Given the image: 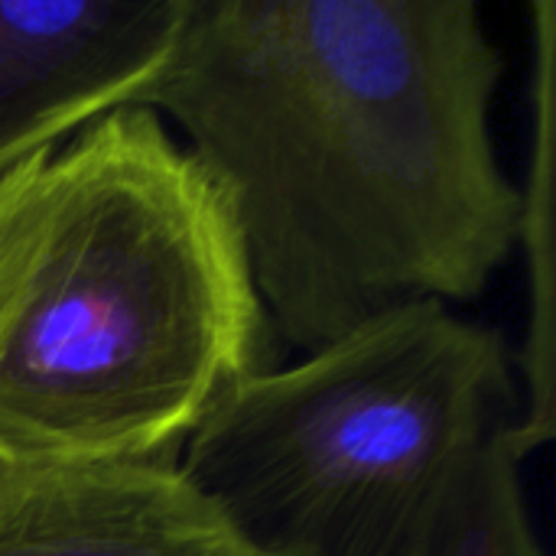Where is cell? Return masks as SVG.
Wrapping results in <instances>:
<instances>
[{
    "mask_svg": "<svg viewBox=\"0 0 556 556\" xmlns=\"http://www.w3.org/2000/svg\"><path fill=\"white\" fill-rule=\"evenodd\" d=\"M505 62L472 0H186L163 111L231 202L274 339L472 303L521 238L492 140Z\"/></svg>",
    "mask_w": 556,
    "mask_h": 556,
    "instance_id": "cell-1",
    "label": "cell"
},
{
    "mask_svg": "<svg viewBox=\"0 0 556 556\" xmlns=\"http://www.w3.org/2000/svg\"><path fill=\"white\" fill-rule=\"evenodd\" d=\"M270 342L231 202L156 111L0 173V459H176Z\"/></svg>",
    "mask_w": 556,
    "mask_h": 556,
    "instance_id": "cell-2",
    "label": "cell"
},
{
    "mask_svg": "<svg viewBox=\"0 0 556 556\" xmlns=\"http://www.w3.org/2000/svg\"><path fill=\"white\" fill-rule=\"evenodd\" d=\"M515 365L495 329L414 303L238 381L179 469L257 556H427L518 424Z\"/></svg>",
    "mask_w": 556,
    "mask_h": 556,
    "instance_id": "cell-3",
    "label": "cell"
},
{
    "mask_svg": "<svg viewBox=\"0 0 556 556\" xmlns=\"http://www.w3.org/2000/svg\"><path fill=\"white\" fill-rule=\"evenodd\" d=\"M182 20L186 0H0V173L137 108Z\"/></svg>",
    "mask_w": 556,
    "mask_h": 556,
    "instance_id": "cell-4",
    "label": "cell"
},
{
    "mask_svg": "<svg viewBox=\"0 0 556 556\" xmlns=\"http://www.w3.org/2000/svg\"><path fill=\"white\" fill-rule=\"evenodd\" d=\"M0 556H257L176 459H0Z\"/></svg>",
    "mask_w": 556,
    "mask_h": 556,
    "instance_id": "cell-5",
    "label": "cell"
},
{
    "mask_svg": "<svg viewBox=\"0 0 556 556\" xmlns=\"http://www.w3.org/2000/svg\"><path fill=\"white\" fill-rule=\"evenodd\" d=\"M538 137L531 179L521 192V238L531 264V323L525 368L528 410L515 424V440L531 456L556 433L554 394V65H556V3H538Z\"/></svg>",
    "mask_w": 556,
    "mask_h": 556,
    "instance_id": "cell-6",
    "label": "cell"
},
{
    "mask_svg": "<svg viewBox=\"0 0 556 556\" xmlns=\"http://www.w3.org/2000/svg\"><path fill=\"white\" fill-rule=\"evenodd\" d=\"M515 427L485 453L466 495L427 556H544L528 515Z\"/></svg>",
    "mask_w": 556,
    "mask_h": 556,
    "instance_id": "cell-7",
    "label": "cell"
}]
</instances>
